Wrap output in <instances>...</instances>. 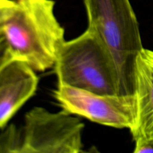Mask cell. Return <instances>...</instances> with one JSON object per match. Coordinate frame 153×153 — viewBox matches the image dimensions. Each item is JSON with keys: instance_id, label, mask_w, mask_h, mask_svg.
Here are the masks:
<instances>
[{"instance_id": "7a4b0ae2", "label": "cell", "mask_w": 153, "mask_h": 153, "mask_svg": "<svg viewBox=\"0 0 153 153\" xmlns=\"http://www.w3.org/2000/svg\"><path fill=\"white\" fill-rule=\"evenodd\" d=\"M88 29L100 40L114 66L118 94L134 95L136 58L143 49L129 0H84Z\"/></svg>"}, {"instance_id": "ba28073f", "label": "cell", "mask_w": 153, "mask_h": 153, "mask_svg": "<svg viewBox=\"0 0 153 153\" xmlns=\"http://www.w3.org/2000/svg\"><path fill=\"white\" fill-rule=\"evenodd\" d=\"M23 140L22 129L10 125L0 134V152L22 153Z\"/></svg>"}, {"instance_id": "6da1fadb", "label": "cell", "mask_w": 153, "mask_h": 153, "mask_svg": "<svg viewBox=\"0 0 153 153\" xmlns=\"http://www.w3.org/2000/svg\"><path fill=\"white\" fill-rule=\"evenodd\" d=\"M2 34L13 59L35 72L54 67L64 40V29L55 17L52 0H15Z\"/></svg>"}, {"instance_id": "30bf717a", "label": "cell", "mask_w": 153, "mask_h": 153, "mask_svg": "<svg viewBox=\"0 0 153 153\" xmlns=\"http://www.w3.org/2000/svg\"><path fill=\"white\" fill-rule=\"evenodd\" d=\"M13 59L9 51L8 46L2 32L0 33V68L4 64Z\"/></svg>"}, {"instance_id": "5b68a950", "label": "cell", "mask_w": 153, "mask_h": 153, "mask_svg": "<svg viewBox=\"0 0 153 153\" xmlns=\"http://www.w3.org/2000/svg\"><path fill=\"white\" fill-rule=\"evenodd\" d=\"M53 96L60 107L70 114L114 128L130 130L134 126L136 114L134 95H105L58 85Z\"/></svg>"}, {"instance_id": "8992f818", "label": "cell", "mask_w": 153, "mask_h": 153, "mask_svg": "<svg viewBox=\"0 0 153 153\" xmlns=\"http://www.w3.org/2000/svg\"><path fill=\"white\" fill-rule=\"evenodd\" d=\"M35 71L23 61L11 59L0 68V128L35 94Z\"/></svg>"}, {"instance_id": "3957f363", "label": "cell", "mask_w": 153, "mask_h": 153, "mask_svg": "<svg viewBox=\"0 0 153 153\" xmlns=\"http://www.w3.org/2000/svg\"><path fill=\"white\" fill-rule=\"evenodd\" d=\"M58 85L99 94H119L114 66L97 36L87 28L65 41L54 65Z\"/></svg>"}, {"instance_id": "277c9868", "label": "cell", "mask_w": 153, "mask_h": 153, "mask_svg": "<svg viewBox=\"0 0 153 153\" xmlns=\"http://www.w3.org/2000/svg\"><path fill=\"white\" fill-rule=\"evenodd\" d=\"M83 128L80 120L65 111L52 113L35 107L25 116L22 153L81 152Z\"/></svg>"}, {"instance_id": "8fae6325", "label": "cell", "mask_w": 153, "mask_h": 153, "mask_svg": "<svg viewBox=\"0 0 153 153\" xmlns=\"http://www.w3.org/2000/svg\"><path fill=\"white\" fill-rule=\"evenodd\" d=\"M134 152H152L153 153V138H140L134 140Z\"/></svg>"}, {"instance_id": "52a82bcc", "label": "cell", "mask_w": 153, "mask_h": 153, "mask_svg": "<svg viewBox=\"0 0 153 153\" xmlns=\"http://www.w3.org/2000/svg\"><path fill=\"white\" fill-rule=\"evenodd\" d=\"M134 97L135 120L130 129L134 140L153 138V51L143 48L136 58Z\"/></svg>"}, {"instance_id": "9c48e42d", "label": "cell", "mask_w": 153, "mask_h": 153, "mask_svg": "<svg viewBox=\"0 0 153 153\" xmlns=\"http://www.w3.org/2000/svg\"><path fill=\"white\" fill-rule=\"evenodd\" d=\"M16 6L15 0H0V33L4 22L13 13Z\"/></svg>"}]
</instances>
